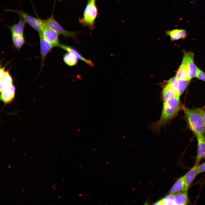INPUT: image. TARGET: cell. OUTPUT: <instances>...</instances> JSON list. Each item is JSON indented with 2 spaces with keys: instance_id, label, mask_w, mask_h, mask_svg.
<instances>
[{
  "instance_id": "4316f807",
  "label": "cell",
  "mask_w": 205,
  "mask_h": 205,
  "mask_svg": "<svg viewBox=\"0 0 205 205\" xmlns=\"http://www.w3.org/2000/svg\"><path fill=\"white\" fill-rule=\"evenodd\" d=\"M5 67H3L2 68L1 67H0V79H3V78L4 76L5 72Z\"/></svg>"
},
{
  "instance_id": "603a6c76",
  "label": "cell",
  "mask_w": 205,
  "mask_h": 205,
  "mask_svg": "<svg viewBox=\"0 0 205 205\" xmlns=\"http://www.w3.org/2000/svg\"><path fill=\"white\" fill-rule=\"evenodd\" d=\"M167 82L172 89L177 93L179 85V80L176 77H173L168 80Z\"/></svg>"
},
{
  "instance_id": "2e32d148",
  "label": "cell",
  "mask_w": 205,
  "mask_h": 205,
  "mask_svg": "<svg viewBox=\"0 0 205 205\" xmlns=\"http://www.w3.org/2000/svg\"><path fill=\"white\" fill-rule=\"evenodd\" d=\"M187 190L183 191L175 194V205H187L189 203Z\"/></svg>"
},
{
  "instance_id": "30bf717a",
  "label": "cell",
  "mask_w": 205,
  "mask_h": 205,
  "mask_svg": "<svg viewBox=\"0 0 205 205\" xmlns=\"http://www.w3.org/2000/svg\"><path fill=\"white\" fill-rule=\"evenodd\" d=\"M15 93V87L12 84L5 87L1 92V100L5 104L11 102L14 98Z\"/></svg>"
},
{
  "instance_id": "ffe728a7",
  "label": "cell",
  "mask_w": 205,
  "mask_h": 205,
  "mask_svg": "<svg viewBox=\"0 0 205 205\" xmlns=\"http://www.w3.org/2000/svg\"><path fill=\"white\" fill-rule=\"evenodd\" d=\"M78 59L72 53L68 52L64 54L63 60L68 66L72 67L78 63Z\"/></svg>"
},
{
  "instance_id": "ee69618b",
  "label": "cell",
  "mask_w": 205,
  "mask_h": 205,
  "mask_svg": "<svg viewBox=\"0 0 205 205\" xmlns=\"http://www.w3.org/2000/svg\"></svg>"
},
{
  "instance_id": "277c9868",
  "label": "cell",
  "mask_w": 205,
  "mask_h": 205,
  "mask_svg": "<svg viewBox=\"0 0 205 205\" xmlns=\"http://www.w3.org/2000/svg\"><path fill=\"white\" fill-rule=\"evenodd\" d=\"M5 11L7 12H13L17 13L19 17L23 19L26 23H27L38 33L41 32L45 25L44 20L31 16L22 10L7 9Z\"/></svg>"
},
{
  "instance_id": "b9f144b4",
  "label": "cell",
  "mask_w": 205,
  "mask_h": 205,
  "mask_svg": "<svg viewBox=\"0 0 205 205\" xmlns=\"http://www.w3.org/2000/svg\"><path fill=\"white\" fill-rule=\"evenodd\" d=\"M14 184V183H13V184Z\"/></svg>"
},
{
  "instance_id": "d590c367",
  "label": "cell",
  "mask_w": 205,
  "mask_h": 205,
  "mask_svg": "<svg viewBox=\"0 0 205 205\" xmlns=\"http://www.w3.org/2000/svg\"><path fill=\"white\" fill-rule=\"evenodd\" d=\"M21 167H19V169H21Z\"/></svg>"
},
{
  "instance_id": "8fae6325",
  "label": "cell",
  "mask_w": 205,
  "mask_h": 205,
  "mask_svg": "<svg viewBox=\"0 0 205 205\" xmlns=\"http://www.w3.org/2000/svg\"><path fill=\"white\" fill-rule=\"evenodd\" d=\"M60 47L68 52L73 54L76 56L78 59L83 61L90 66H94V63L91 61L85 58L75 48L64 44H61Z\"/></svg>"
},
{
  "instance_id": "f546056e",
  "label": "cell",
  "mask_w": 205,
  "mask_h": 205,
  "mask_svg": "<svg viewBox=\"0 0 205 205\" xmlns=\"http://www.w3.org/2000/svg\"><path fill=\"white\" fill-rule=\"evenodd\" d=\"M24 190H25V189H22V191L23 192H24Z\"/></svg>"
},
{
  "instance_id": "484cf974",
  "label": "cell",
  "mask_w": 205,
  "mask_h": 205,
  "mask_svg": "<svg viewBox=\"0 0 205 205\" xmlns=\"http://www.w3.org/2000/svg\"><path fill=\"white\" fill-rule=\"evenodd\" d=\"M197 170L198 174L205 172V162L198 165Z\"/></svg>"
},
{
  "instance_id": "4dcf8cb0",
  "label": "cell",
  "mask_w": 205,
  "mask_h": 205,
  "mask_svg": "<svg viewBox=\"0 0 205 205\" xmlns=\"http://www.w3.org/2000/svg\"><path fill=\"white\" fill-rule=\"evenodd\" d=\"M9 169H11V166H9Z\"/></svg>"
},
{
  "instance_id": "74e56055",
  "label": "cell",
  "mask_w": 205,
  "mask_h": 205,
  "mask_svg": "<svg viewBox=\"0 0 205 205\" xmlns=\"http://www.w3.org/2000/svg\"><path fill=\"white\" fill-rule=\"evenodd\" d=\"M56 155V153H54V155Z\"/></svg>"
},
{
  "instance_id": "3957f363",
  "label": "cell",
  "mask_w": 205,
  "mask_h": 205,
  "mask_svg": "<svg viewBox=\"0 0 205 205\" xmlns=\"http://www.w3.org/2000/svg\"><path fill=\"white\" fill-rule=\"evenodd\" d=\"M97 14L98 9L95 1L89 0L85 9L83 17L79 20L80 22L83 25L93 30Z\"/></svg>"
},
{
  "instance_id": "ba28073f",
  "label": "cell",
  "mask_w": 205,
  "mask_h": 205,
  "mask_svg": "<svg viewBox=\"0 0 205 205\" xmlns=\"http://www.w3.org/2000/svg\"><path fill=\"white\" fill-rule=\"evenodd\" d=\"M39 36L41 56V69H42L47 55L54 47L50 42L43 37L41 33H39Z\"/></svg>"
},
{
  "instance_id": "8d00e7d4",
  "label": "cell",
  "mask_w": 205,
  "mask_h": 205,
  "mask_svg": "<svg viewBox=\"0 0 205 205\" xmlns=\"http://www.w3.org/2000/svg\"><path fill=\"white\" fill-rule=\"evenodd\" d=\"M10 165H11L10 164H9L8 165V166H10Z\"/></svg>"
},
{
  "instance_id": "5bb4252c",
  "label": "cell",
  "mask_w": 205,
  "mask_h": 205,
  "mask_svg": "<svg viewBox=\"0 0 205 205\" xmlns=\"http://www.w3.org/2000/svg\"><path fill=\"white\" fill-rule=\"evenodd\" d=\"M166 33L167 35L170 37L171 40L172 41L184 39L187 36L186 31L183 29H175L168 30Z\"/></svg>"
},
{
  "instance_id": "ac0fdd59",
  "label": "cell",
  "mask_w": 205,
  "mask_h": 205,
  "mask_svg": "<svg viewBox=\"0 0 205 205\" xmlns=\"http://www.w3.org/2000/svg\"><path fill=\"white\" fill-rule=\"evenodd\" d=\"M185 185L184 175L178 178L176 181L170 191V193L175 194L184 191Z\"/></svg>"
},
{
  "instance_id": "ab89813d",
  "label": "cell",
  "mask_w": 205,
  "mask_h": 205,
  "mask_svg": "<svg viewBox=\"0 0 205 205\" xmlns=\"http://www.w3.org/2000/svg\"><path fill=\"white\" fill-rule=\"evenodd\" d=\"M22 151H22V150L21 151V152H22Z\"/></svg>"
},
{
  "instance_id": "9c48e42d",
  "label": "cell",
  "mask_w": 205,
  "mask_h": 205,
  "mask_svg": "<svg viewBox=\"0 0 205 205\" xmlns=\"http://www.w3.org/2000/svg\"><path fill=\"white\" fill-rule=\"evenodd\" d=\"M198 143L197 156L195 165H199L200 161L205 158V138L204 134L196 136Z\"/></svg>"
},
{
  "instance_id": "d6986e66",
  "label": "cell",
  "mask_w": 205,
  "mask_h": 205,
  "mask_svg": "<svg viewBox=\"0 0 205 205\" xmlns=\"http://www.w3.org/2000/svg\"><path fill=\"white\" fill-rule=\"evenodd\" d=\"M13 44L17 50H19L25 43L23 35L11 34Z\"/></svg>"
},
{
  "instance_id": "60d3db41",
  "label": "cell",
  "mask_w": 205,
  "mask_h": 205,
  "mask_svg": "<svg viewBox=\"0 0 205 205\" xmlns=\"http://www.w3.org/2000/svg\"><path fill=\"white\" fill-rule=\"evenodd\" d=\"M60 196H59L58 197V198H60Z\"/></svg>"
},
{
  "instance_id": "7bdbcfd3",
  "label": "cell",
  "mask_w": 205,
  "mask_h": 205,
  "mask_svg": "<svg viewBox=\"0 0 205 205\" xmlns=\"http://www.w3.org/2000/svg\"><path fill=\"white\" fill-rule=\"evenodd\" d=\"M93 0L95 1V0Z\"/></svg>"
},
{
  "instance_id": "6da1fadb",
  "label": "cell",
  "mask_w": 205,
  "mask_h": 205,
  "mask_svg": "<svg viewBox=\"0 0 205 205\" xmlns=\"http://www.w3.org/2000/svg\"><path fill=\"white\" fill-rule=\"evenodd\" d=\"M179 96L177 94L163 102L159 119L153 122L149 128L155 134H159L162 128L165 126L177 114L181 108Z\"/></svg>"
},
{
  "instance_id": "4fadbf2b",
  "label": "cell",
  "mask_w": 205,
  "mask_h": 205,
  "mask_svg": "<svg viewBox=\"0 0 205 205\" xmlns=\"http://www.w3.org/2000/svg\"><path fill=\"white\" fill-rule=\"evenodd\" d=\"M197 166H194L184 176L185 185L184 191L187 190L196 176L198 174Z\"/></svg>"
},
{
  "instance_id": "7402d4cb",
  "label": "cell",
  "mask_w": 205,
  "mask_h": 205,
  "mask_svg": "<svg viewBox=\"0 0 205 205\" xmlns=\"http://www.w3.org/2000/svg\"><path fill=\"white\" fill-rule=\"evenodd\" d=\"M189 81L179 80V85L177 91V94L180 96L184 91L186 88Z\"/></svg>"
},
{
  "instance_id": "f1b7e54d",
  "label": "cell",
  "mask_w": 205,
  "mask_h": 205,
  "mask_svg": "<svg viewBox=\"0 0 205 205\" xmlns=\"http://www.w3.org/2000/svg\"><path fill=\"white\" fill-rule=\"evenodd\" d=\"M200 110L201 112V114L202 116L203 119L205 124V111L204 110L201 109H200Z\"/></svg>"
},
{
  "instance_id": "44dd1931",
  "label": "cell",
  "mask_w": 205,
  "mask_h": 205,
  "mask_svg": "<svg viewBox=\"0 0 205 205\" xmlns=\"http://www.w3.org/2000/svg\"><path fill=\"white\" fill-rule=\"evenodd\" d=\"M175 194L170 193L162 199L156 202V205H175Z\"/></svg>"
},
{
  "instance_id": "cb8c5ba5",
  "label": "cell",
  "mask_w": 205,
  "mask_h": 205,
  "mask_svg": "<svg viewBox=\"0 0 205 205\" xmlns=\"http://www.w3.org/2000/svg\"><path fill=\"white\" fill-rule=\"evenodd\" d=\"M3 79L5 87L13 84V79L9 71H5Z\"/></svg>"
},
{
  "instance_id": "1f68e13d",
  "label": "cell",
  "mask_w": 205,
  "mask_h": 205,
  "mask_svg": "<svg viewBox=\"0 0 205 205\" xmlns=\"http://www.w3.org/2000/svg\"><path fill=\"white\" fill-rule=\"evenodd\" d=\"M56 188H53V189L54 190H55V189H56Z\"/></svg>"
},
{
  "instance_id": "836d02e7",
  "label": "cell",
  "mask_w": 205,
  "mask_h": 205,
  "mask_svg": "<svg viewBox=\"0 0 205 205\" xmlns=\"http://www.w3.org/2000/svg\"><path fill=\"white\" fill-rule=\"evenodd\" d=\"M25 154H26V153H23V155H25Z\"/></svg>"
},
{
  "instance_id": "83f0119b",
  "label": "cell",
  "mask_w": 205,
  "mask_h": 205,
  "mask_svg": "<svg viewBox=\"0 0 205 205\" xmlns=\"http://www.w3.org/2000/svg\"><path fill=\"white\" fill-rule=\"evenodd\" d=\"M0 91L1 92L5 89V87L3 79H0Z\"/></svg>"
},
{
  "instance_id": "d4e9b609",
  "label": "cell",
  "mask_w": 205,
  "mask_h": 205,
  "mask_svg": "<svg viewBox=\"0 0 205 205\" xmlns=\"http://www.w3.org/2000/svg\"><path fill=\"white\" fill-rule=\"evenodd\" d=\"M195 77L199 79L205 81V73L198 67Z\"/></svg>"
},
{
  "instance_id": "e0dca14e",
  "label": "cell",
  "mask_w": 205,
  "mask_h": 205,
  "mask_svg": "<svg viewBox=\"0 0 205 205\" xmlns=\"http://www.w3.org/2000/svg\"><path fill=\"white\" fill-rule=\"evenodd\" d=\"M189 71L188 67L182 63L178 69L175 77L178 80H188Z\"/></svg>"
},
{
  "instance_id": "9a60e30c",
  "label": "cell",
  "mask_w": 205,
  "mask_h": 205,
  "mask_svg": "<svg viewBox=\"0 0 205 205\" xmlns=\"http://www.w3.org/2000/svg\"><path fill=\"white\" fill-rule=\"evenodd\" d=\"M178 94L168 83L163 87L161 95V100L164 102L171 99Z\"/></svg>"
},
{
  "instance_id": "e575fe53",
  "label": "cell",
  "mask_w": 205,
  "mask_h": 205,
  "mask_svg": "<svg viewBox=\"0 0 205 205\" xmlns=\"http://www.w3.org/2000/svg\"><path fill=\"white\" fill-rule=\"evenodd\" d=\"M38 158V157H36V159H37Z\"/></svg>"
},
{
  "instance_id": "f35d334b",
  "label": "cell",
  "mask_w": 205,
  "mask_h": 205,
  "mask_svg": "<svg viewBox=\"0 0 205 205\" xmlns=\"http://www.w3.org/2000/svg\"><path fill=\"white\" fill-rule=\"evenodd\" d=\"M11 155H9V156L10 157V156H11Z\"/></svg>"
},
{
  "instance_id": "5b68a950",
  "label": "cell",
  "mask_w": 205,
  "mask_h": 205,
  "mask_svg": "<svg viewBox=\"0 0 205 205\" xmlns=\"http://www.w3.org/2000/svg\"><path fill=\"white\" fill-rule=\"evenodd\" d=\"M45 25L49 28L52 29L58 34H61L64 37H75L77 32L70 31L64 29L60 23L55 19L53 15V10L50 17L46 20H44Z\"/></svg>"
},
{
  "instance_id": "8992f818",
  "label": "cell",
  "mask_w": 205,
  "mask_h": 205,
  "mask_svg": "<svg viewBox=\"0 0 205 205\" xmlns=\"http://www.w3.org/2000/svg\"><path fill=\"white\" fill-rule=\"evenodd\" d=\"M182 63L187 65L189 71L188 80L190 81L195 77L197 67L194 61V54L191 52H184L183 56Z\"/></svg>"
},
{
  "instance_id": "d6a6232c",
  "label": "cell",
  "mask_w": 205,
  "mask_h": 205,
  "mask_svg": "<svg viewBox=\"0 0 205 205\" xmlns=\"http://www.w3.org/2000/svg\"><path fill=\"white\" fill-rule=\"evenodd\" d=\"M54 186L53 185H52V188H54Z\"/></svg>"
},
{
  "instance_id": "52a82bcc",
  "label": "cell",
  "mask_w": 205,
  "mask_h": 205,
  "mask_svg": "<svg viewBox=\"0 0 205 205\" xmlns=\"http://www.w3.org/2000/svg\"><path fill=\"white\" fill-rule=\"evenodd\" d=\"M41 33L43 37L50 42L54 47H60L58 34L54 30L45 25L44 26Z\"/></svg>"
},
{
  "instance_id": "7a4b0ae2",
  "label": "cell",
  "mask_w": 205,
  "mask_h": 205,
  "mask_svg": "<svg viewBox=\"0 0 205 205\" xmlns=\"http://www.w3.org/2000/svg\"><path fill=\"white\" fill-rule=\"evenodd\" d=\"M183 110L189 127L196 136L204 134L205 124L200 109L184 107Z\"/></svg>"
},
{
  "instance_id": "7c38bea8",
  "label": "cell",
  "mask_w": 205,
  "mask_h": 205,
  "mask_svg": "<svg viewBox=\"0 0 205 205\" xmlns=\"http://www.w3.org/2000/svg\"><path fill=\"white\" fill-rule=\"evenodd\" d=\"M26 23L23 19L19 17L17 23L7 27L10 30L11 34L23 35Z\"/></svg>"
}]
</instances>
